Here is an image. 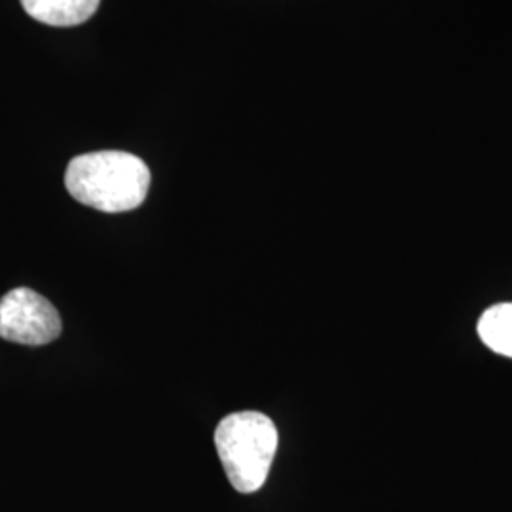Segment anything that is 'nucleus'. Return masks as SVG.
Wrapping results in <instances>:
<instances>
[{
  "label": "nucleus",
  "instance_id": "1",
  "mask_svg": "<svg viewBox=\"0 0 512 512\" xmlns=\"http://www.w3.org/2000/svg\"><path fill=\"white\" fill-rule=\"evenodd\" d=\"M65 186L82 205L103 213H126L147 200L150 171L129 152H90L67 165Z\"/></svg>",
  "mask_w": 512,
  "mask_h": 512
},
{
  "label": "nucleus",
  "instance_id": "2",
  "mask_svg": "<svg viewBox=\"0 0 512 512\" xmlns=\"http://www.w3.org/2000/svg\"><path fill=\"white\" fill-rule=\"evenodd\" d=\"M279 435L268 416L247 410L226 416L215 431V446L230 484L239 494H255L268 480Z\"/></svg>",
  "mask_w": 512,
  "mask_h": 512
},
{
  "label": "nucleus",
  "instance_id": "3",
  "mask_svg": "<svg viewBox=\"0 0 512 512\" xmlns=\"http://www.w3.org/2000/svg\"><path fill=\"white\" fill-rule=\"evenodd\" d=\"M61 334V317L54 304L37 291L19 287L0 298V338L23 344L44 346Z\"/></svg>",
  "mask_w": 512,
  "mask_h": 512
},
{
  "label": "nucleus",
  "instance_id": "4",
  "mask_svg": "<svg viewBox=\"0 0 512 512\" xmlns=\"http://www.w3.org/2000/svg\"><path fill=\"white\" fill-rule=\"evenodd\" d=\"M101 0H21L33 19L52 27H74L92 18Z\"/></svg>",
  "mask_w": 512,
  "mask_h": 512
},
{
  "label": "nucleus",
  "instance_id": "5",
  "mask_svg": "<svg viewBox=\"0 0 512 512\" xmlns=\"http://www.w3.org/2000/svg\"><path fill=\"white\" fill-rule=\"evenodd\" d=\"M478 336L492 351L512 359V302L484 311L478 321Z\"/></svg>",
  "mask_w": 512,
  "mask_h": 512
}]
</instances>
